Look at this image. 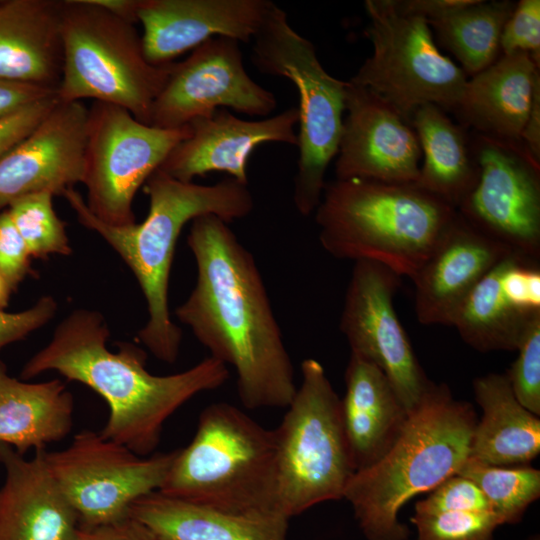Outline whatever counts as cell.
Here are the masks:
<instances>
[{
  "label": "cell",
  "instance_id": "6da1fadb",
  "mask_svg": "<svg viewBox=\"0 0 540 540\" xmlns=\"http://www.w3.org/2000/svg\"><path fill=\"white\" fill-rule=\"evenodd\" d=\"M187 244L197 274L178 320L234 369L245 408H286L297 389L294 368L254 256L212 214L191 221Z\"/></svg>",
  "mask_w": 540,
  "mask_h": 540
},
{
  "label": "cell",
  "instance_id": "7a4b0ae2",
  "mask_svg": "<svg viewBox=\"0 0 540 540\" xmlns=\"http://www.w3.org/2000/svg\"><path fill=\"white\" fill-rule=\"evenodd\" d=\"M107 323L101 313L77 309L55 329L50 342L24 365L21 379L56 371L99 394L109 407L100 434L140 456L157 448L166 420L195 395L215 390L229 377L227 366L209 356L170 375L146 369L147 355L132 343L106 346Z\"/></svg>",
  "mask_w": 540,
  "mask_h": 540
},
{
  "label": "cell",
  "instance_id": "3957f363",
  "mask_svg": "<svg viewBox=\"0 0 540 540\" xmlns=\"http://www.w3.org/2000/svg\"><path fill=\"white\" fill-rule=\"evenodd\" d=\"M149 211L141 223L112 226L97 219L74 188L63 193L78 221L98 233L124 260L144 295L148 319L139 341L159 360L176 361L182 331L168 305L170 270L178 237L188 222L212 214L226 223L248 216L254 200L248 184L231 177L212 185L179 181L157 169L145 182Z\"/></svg>",
  "mask_w": 540,
  "mask_h": 540
},
{
  "label": "cell",
  "instance_id": "277c9868",
  "mask_svg": "<svg viewBox=\"0 0 540 540\" xmlns=\"http://www.w3.org/2000/svg\"><path fill=\"white\" fill-rule=\"evenodd\" d=\"M476 423L468 402L454 399L446 384H433L388 452L346 486L343 498L367 540L408 539L401 508L457 474L470 457Z\"/></svg>",
  "mask_w": 540,
  "mask_h": 540
},
{
  "label": "cell",
  "instance_id": "5b68a950",
  "mask_svg": "<svg viewBox=\"0 0 540 540\" xmlns=\"http://www.w3.org/2000/svg\"><path fill=\"white\" fill-rule=\"evenodd\" d=\"M314 213L330 255L377 262L412 279L456 209L415 183L351 178L326 183Z\"/></svg>",
  "mask_w": 540,
  "mask_h": 540
},
{
  "label": "cell",
  "instance_id": "8992f818",
  "mask_svg": "<svg viewBox=\"0 0 540 540\" xmlns=\"http://www.w3.org/2000/svg\"><path fill=\"white\" fill-rule=\"evenodd\" d=\"M158 491L229 512L280 514L274 430L232 404L207 406L191 442L175 450Z\"/></svg>",
  "mask_w": 540,
  "mask_h": 540
},
{
  "label": "cell",
  "instance_id": "52a82bcc",
  "mask_svg": "<svg viewBox=\"0 0 540 540\" xmlns=\"http://www.w3.org/2000/svg\"><path fill=\"white\" fill-rule=\"evenodd\" d=\"M63 66L57 97L122 107L144 124L172 63L150 64L133 23L92 4L63 0Z\"/></svg>",
  "mask_w": 540,
  "mask_h": 540
},
{
  "label": "cell",
  "instance_id": "ba28073f",
  "mask_svg": "<svg viewBox=\"0 0 540 540\" xmlns=\"http://www.w3.org/2000/svg\"><path fill=\"white\" fill-rule=\"evenodd\" d=\"M252 40L251 62L256 69L289 79L299 94L293 201L297 211L308 216L321 200L326 170L338 153L348 81L324 69L313 43L292 28L287 13L273 2Z\"/></svg>",
  "mask_w": 540,
  "mask_h": 540
},
{
  "label": "cell",
  "instance_id": "9c48e42d",
  "mask_svg": "<svg viewBox=\"0 0 540 540\" xmlns=\"http://www.w3.org/2000/svg\"><path fill=\"white\" fill-rule=\"evenodd\" d=\"M301 382L274 430L276 505L290 519L343 498L355 473L345 435L340 398L322 364L305 359Z\"/></svg>",
  "mask_w": 540,
  "mask_h": 540
},
{
  "label": "cell",
  "instance_id": "30bf717a",
  "mask_svg": "<svg viewBox=\"0 0 540 540\" xmlns=\"http://www.w3.org/2000/svg\"><path fill=\"white\" fill-rule=\"evenodd\" d=\"M364 6L373 51L349 81L377 94L409 123L424 104L453 112L468 78L440 52L427 20L400 12L393 0H366Z\"/></svg>",
  "mask_w": 540,
  "mask_h": 540
},
{
  "label": "cell",
  "instance_id": "8fae6325",
  "mask_svg": "<svg viewBox=\"0 0 540 540\" xmlns=\"http://www.w3.org/2000/svg\"><path fill=\"white\" fill-rule=\"evenodd\" d=\"M189 134V125L158 128L140 122L122 107L93 102L88 114L82 180L90 212L112 226L136 223V192Z\"/></svg>",
  "mask_w": 540,
  "mask_h": 540
},
{
  "label": "cell",
  "instance_id": "7c38bea8",
  "mask_svg": "<svg viewBox=\"0 0 540 540\" xmlns=\"http://www.w3.org/2000/svg\"><path fill=\"white\" fill-rule=\"evenodd\" d=\"M175 451L140 456L100 432L82 430L63 450H43L45 464L79 525L129 516L131 505L162 486Z\"/></svg>",
  "mask_w": 540,
  "mask_h": 540
},
{
  "label": "cell",
  "instance_id": "4fadbf2b",
  "mask_svg": "<svg viewBox=\"0 0 540 540\" xmlns=\"http://www.w3.org/2000/svg\"><path fill=\"white\" fill-rule=\"evenodd\" d=\"M470 132L479 175L456 211L482 234L539 261L540 165L521 145Z\"/></svg>",
  "mask_w": 540,
  "mask_h": 540
},
{
  "label": "cell",
  "instance_id": "5bb4252c",
  "mask_svg": "<svg viewBox=\"0 0 540 540\" xmlns=\"http://www.w3.org/2000/svg\"><path fill=\"white\" fill-rule=\"evenodd\" d=\"M401 276L380 263L355 261L340 317L351 353L378 366L408 415L423 402L428 379L398 319L394 296Z\"/></svg>",
  "mask_w": 540,
  "mask_h": 540
},
{
  "label": "cell",
  "instance_id": "9a60e30c",
  "mask_svg": "<svg viewBox=\"0 0 540 540\" xmlns=\"http://www.w3.org/2000/svg\"><path fill=\"white\" fill-rule=\"evenodd\" d=\"M276 105L274 94L246 72L240 42L215 37L193 49L184 61L172 63L153 103L149 125L181 128L219 108L268 116Z\"/></svg>",
  "mask_w": 540,
  "mask_h": 540
},
{
  "label": "cell",
  "instance_id": "2e32d148",
  "mask_svg": "<svg viewBox=\"0 0 540 540\" xmlns=\"http://www.w3.org/2000/svg\"><path fill=\"white\" fill-rule=\"evenodd\" d=\"M336 178L415 183L422 158L416 132L377 94L348 81Z\"/></svg>",
  "mask_w": 540,
  "mask_h": 540
},
{
  "label": "cell",
  "instance_id": "e0dca14e",
  "mask_svg": "<svg viewBox=\"0 0 540 540\" xmlns=\"http://www.w3.org/2000/svg\"><path fill=\"white\" fill-rule=\"evenodd\" d=\"M89 108L56 105L33 131L0 159V212L22 196L63 195L82 183Z\"/></svg>",
  "mask_w": 540,
  "mask_h": 540
},
{
  "label": "cell",
  "instance_id": "ac0fdd59",
  "mask_svg": "<svg viewBox=\"0 0 540 540\" xmlns=\"http://www.w3.org/2000/svg\"><path fill=\"white\" fill-rule=\"evenodd\" d=\"M298 122L295 107L261 120H244L219 108L188 124L189 136L172 149L159 169L182 182L217 171L248 184V160L254 149L267 142L297 146Z\"/></svg>",
  "mask_w": 540,
  "mask_h": 540
},
{
  "label": "cell",
  "instance_id": "d6986e66",
  "mask_svg": "<svg viewBox=\"0 0 540 540\" xmlns=\"http://www.w3.org/2000/svg\"><path fill=\"white\" fill-rule=\"evenodd\" d=\"M269 0H140L144 55L155 66L215 37L248 43L257 33Z\"/></svg>",
  "mask_w": 540,
  "mask_h": 540
},
{
  "label": "cell",
  "instance_id": "ffe728a7",
  "mask_svg": "<svg viewBox=\"0 0 540 540\" xmlns=\"http://www.w3.org/2000/svg\"><path fill=\"white\" fill-rule=\"evenodd\" d=\"M510 249L482 234L456 211L435 247L412 278L415 313L424 325L451 326L473 288Z\"/></svg>",
  "mask_w": 540,
  "mask_h": 540
},
{
  "label": "cell",
  "instance_id": "44dd1931",
  "mask_svg": "<svg viewBox=\"0 0 540 540\" xmlns=\"http://www.w3.org/2000/svg\"><path fill=\"white\" fill-rule=\"evenodd\" d=\"M0 540H72L79 518L51 476L43 450L32 459L0 443Z\"/></svg>",
  "mask_w": 540,
  "mask_h": 540
},
{
  "label": "cell",
  "instance_id": "7402d4cb",
  "mask_svg": "<svg viewBox=\"0 0 540 540\" xmlns=\"http://www.w3.org/2000/svg\"><path fill=\"white\" fill-rule=\"evenodd\" d=\"M540 63L525 52L501 54L471 76L454 109L460 125L494 139L520 144Z\"/></svg>",
  "mask_w": 540,
  "mask_h": 540
},
{
  "label": "cell",
  "instance_id": "603a6c76",
  "mask_svg": "<svg viewBox=\"0 0 540 540\" xmlns=\"http://www.w3.org/2000/svg\"><path fill=\"white\" fill-rule=\"evenodd\" d=\"M62 5V0L0 1V78L57 90Z\"/></svg>",
  "mask_w": 540,
  "mask_h": 540
},
{
  "label": "cell",
  "instance_id": "cb8c5ba5",
  "mask_svg": "<svg viewBox=\"0 0 540 540\" xmlns=\"http://www.w3.org/2000/svg\"><path fill=\"white\" fill-rule=\"evenodd\" d=\"M344 378L341 417L356 472L388 452L409 415L386 375L371 361L350 353Z\"/></svg>",
  "mask_w": 540,
  "mask_h": 540
},
{
  "label": "cell",
  "instance_id": "d4e9b609",
  "mask_svg": "<svg viewBox=\"0 0 540 540\" xmlns=\"http://www.w3.org/2000/svg\"><path fill=\"white\" fill-rule=\"evenodd\" d=\"M129 515L157 540H288L278 513H236L173 498L159 491L136 500Z\"/></svg>",
  "mask_w": 540,
  "mask_h": 540
},
{
  "label": "cell",
  "instance_id": "484cf974",
  "mask_svg": "<svg viewBox=\"0 0 540 540\" xmlns=\"http://www.w3.org/2000/svg\"><path fill=\"white\" fill-rule=\"evenodd\" d=\"M483 415L476 423L471 459L494 466L528 465L540 453V419L516 399L506 373L473 381Z\"/></svg>",
  "mask_w": 540,
  "mask_h": 540
},
{
  "label": "cell",
  "instance_id": "4316f807",
  "mask_svg": "<svg viewBox=\"0 0 540 540\" xmlns=\"http://www.w3.org/2000/svg\"><path fill=\"white\" fill-rule=\"evenodd\" d=\"M72 394L59 380L29 383L0 361V443L25 455L65 438L73 424Z\"/></svg>",
  "mask_w": 540,
  "mask_h": 540
},
{
  "label": "cell",
  "instance_id": "83f0119b",
  "mask_svg": "<svg viewBox=\"0 0 540 540\" xmlns=\"http://www.w3.org/2000/svg\"><path fill=\"white\" fill-rule=\"evenodd\" d=\"M410 124L423 156L415 184L457 209L479 175L469 131L434 104L417 108Z\"/></svg>",
  "mask_w": 540,
  "mask_h": 540
},
{
  "label": "cell",
  "instance_id": "f1b7e54d",
  "mask_svg": "<svg viewBox=\"0 0 540 540\" xmlns=\"http://www.w3.org/2000/svg\"><path fill=\"white\" fill-rule=\"evenodd\" d=\"M502 261L473 288L452 320L463 341L479 352L516 351L529 325L540 316L520 309L505 294Z\"/></svg>",
  "mask_w": 540,
  "mask_h": 540
},
{
  "label": "cell",
  "instance_id": "f546056e",
  "mask_svg": "<svg viewBox=\"0 0 540 540\" xmlns=\"http://www.w3.org/2000/svg\"><path fill=\"white\" fill-rule=\"evenodd\" d=\"M515 5L510 0H473L428 24L463 72L473 76L500 57L502 30Z\"/></svg>",
  "mask_w": 540,
  "mask_h": 540
},
{
  "label": "cell",
  "instance_id": "4dcf8cb0",
  "mask_svg": "<svg viewBox=\"0 0 540 540\" xmlns=\"http://www.w3.org/2000/svg\"><path fill=\"white\" fill-rule=\"evenodd\" d=\"M457 474L479 487L501 524L520 521L540 496V471L528 465L494 466L468 458Z\"/></svg>",
  "mask_w": 540,
  "mask_h": 540
},
{
  "label": "cell",
  "instance_id": "1f68e13d",
  "mask_svg": "<svg viewBox=\"0 0 540 540\" xmlns=\"http://www.w3.org/2000/svg\"><path fill=\"white\" fill-rule=\"evenodd\" d=\"M53 194L38 192L13 200L6 209L31 257L72 252L65 225L53 207Z\"/></svg>",
  "mask_w": 540,
  "mask_h": 540
},
{
  "label": "cell",
  "instance_id": "d6a6232c",
  "mask_svg": "<svg viewBox=\"0 0 540 540\" xmlns=\"http://www.w3.org/2000/svg\"><path fill=\"white\" fill-rule=\"evenodd\" d=\"M411 522L417 528V540H492L502 525L493 512H415Z\"/></svg>",
  "mask_w": 540,
  "mask_h": 540
},
{
  "label": "cell",
  "instance_id": "836d02e7",
  "mask_svg": "<svg viewBox=\"0 0 540 540\" xmlns=\"http://www.w3.org/2000/svg\"><path fill=\"white\" fill-rule=\"evenodd\" d=\"M518 356L506 372L519 403L540 415V316L525 331L516 349Z\"/></svg>",
  "mask_w": 540,
  "mask_h": 540
},
{
  "label": "cell",
  "instance_id": "e575fe53",
  "mask_svg": "<svg viewBox=\"0 0 540 540\" xmlns=\"http://www.w3.org/2000/svg\"><path fill=\"white\" fill-rule=\"evenodd\" d=\"M417 513L492 512L479 487L459 474L452 475L415 504Z\"/></svg>",
  "mask_w": 540,
  "mask_h": 540
},
{
  "label": "cell",
  "instance_id": "d590c367",
  "mask_svg": "<svg viewBox=\"0 0 540 540\" xmlns=\"http://www.w3.org/2000/svg\"><path fill=\"white\" fill-rule=\"evenodd\" d=\"M501 54L525 52L540 63V0H520L506 21L501 38Z\"/></svg>",
  "mask_w": 540,
  "mask_h": 540
},
{
  "label": "cell",
  "instance_id": "8d00e7d4",
  "mask_svg": "<svg viewBox=\"0 0 540 540\" xmlns=\"http://www.w3.org/2000/svg\"><path fill=\"white\" fill-rule=\"evenodd\" d=\"M28 247L7 210L0 212V272L12 290L30 270Z\"/></svg>",
  "mask_w": 540,
  "mask_h": 540
},
{
  "label": "cell",
  "instance_id": "74e56055",
  "mask_svg": "<svg viewBox=\"0 0 540 540\" xmlns=\"http://www.w3.org/2000/svg\"><path fill=\"white\" fill-rule=\"evenodd\" d=\"M56 310L57 303L52 296H43L33 306L20 312L0 310V350L47 324Z\"/></svg>",
  "mask_w": 540,
  "mask_h": 540
},
{
  "label": "cell",
  "instance_id": "f35d334b",
  "mask_svg": "<svg viewBox=\"0 0 540 540\" xmlns=\"http://www.w3.org/2000/svg\"><path fill=\"white\" fill-rule=\"evenodd\" d=\"M58 100L54 95L0 119V159L33 131Z\"/></svg>",
  "mask_w": 540,
  "mask_h": 540
},
{
  "label": "cell",
  "instance_id": "ab89813d",
  "mask_svg": "<svg viewBox=\"0 0 540 540\" xmlns=\"http://www.w3.org/2000/svg\"><path fill=\"white\" fill-rule=\"evenodd\" d=\"M72 540H157L141 522L127 516L97 525H79Z\"/></svg>",
  "mask_w": 540,
  "mask_h": 540
},
{
  "label": "cell",
  "instance_id": "60d3db41",
  "mask_svg": "<svg viewBox=\"0 0 540 540\" xmlns=\"http://www.w3.org/2000/svg\"><path fill=\"white\" fill-rule=\"evenodd\" d=\"M54 95L57 90L53 88L0 78V119Z\"/></svg>",
  "mask_w": 540,
  "mask_h": 540
},
{
  "label": "cell",
  "instance_id": "b9f144b4",
  "mask_svg": "<svg viewBox=\"0 0 540 540\" xmlns=\"http://www.w3.org/2000/svg\"><path fill=\"white\" fill-rule=\"evenodd\" d=\"M396 8L408 15L418 16L427 22L470 4L473 0H393Z\"/></svg>",
  "mask_w": 540,
  "mask_h": 540
},
{
  "label": "cell",
  "instance_id": "7bdbcfd3",
  "mask_svg": "<svg viewBox=\"0 0 540 540\" xmlns=\"http://www.w3.org/2000/svg\"><path fill=\"white\" fill-rule=\"evenodd\" d=\"M520 144L526 154L540 165V79L534 87L530 110L520 137Z\"/></svg>",
  "mask_w": 540,
  "mask_h": 540
},
{
  "label": "cell",
  "instance_id": "ee69618b",
  "mask_svg": "<svg viewBox=\"0 0 540 540\" xmlns=\"http://www.w3.org/2000/svg\"><path fill=\"white\" fill-rule=\"evenodd\" d=\"M110 13L135 24L140 0H89Z\"/></svg>",
  "mask_w": 540,
  "mask_h": 540
},
{
  "label": "cell",
  "instance_id": "f6af8a7d",
  "mask_svg": "<svg viewBox=\"0 0 540 540\" xmlns=\"http://www.w3.org/2000/svg\"><path fill=\"white\" fill-rule=\"evenodd\" d=\"M11 292L12 288L0 272V310L7 306Z\"/></svg>",
  "mask_w": 540,
  "mask_h": 540
}]
</instances>
